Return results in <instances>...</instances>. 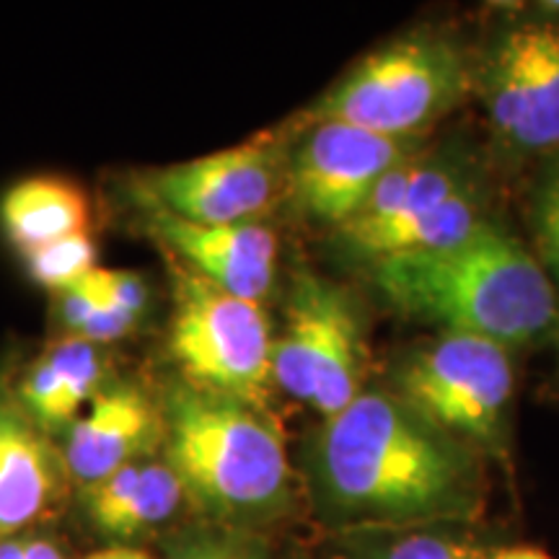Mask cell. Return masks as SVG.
Segmentation results:
<instances>
[{
  "mask_svg": "<svg viewBox=\"0 0 559 559\" xmlns=\"http://www.w3.org/2000/svg\"><path fill=\"white\" fill-rule=\"evenodd\" d=\"M513 389L510 349L451 332L407 355L391 376V394L415 415L492 459L508 456Z\"/></svg>",
  "mask_w": 559,
  "mask_h": 559,
  "instance_id": "obj_5",
  "label": "cell"
},
{
  "mask_svg": "<svg viewBox=\"0 0 559 559\" xmlns=\"http://www.w3.org/2000/svg\"><path fill=\"white\" fill-rule=\"evenodd\" d=\"M151 226L187 270L226 293L260 304L275 285L277 239L262 223L210 226L153 207Z\"/></svg>",
  "mask_w": 559,
  "mask_h": 559,
  "instance_id": "obj_11",
  "label": "cell"
},
{
  "mask_svg": "<svg viewBox=\"0 0 559 559\" xmlns=\"http://www.w3.org/2000/svg\"><path fill=\"white\" fill-rule=\"evenodd\" d=\"M166 461L185 495L228 526L275 521L290 506V464L264 409L177 386L166 404Z\"/></svg>",
  "mask_w": 559,
  "mask_h": 559,
  "instance_id": "obj_3",
  "label": "cell"
},
{
  "mask_svg": "<svg viewBox=\"0 0 559 559\" xmlns=\"http://www.w3.org/2000/svg\"><path fill=\"white\" fill-rule=\"evenodd\" d=\"M135 321H138V317L117 309V306L99 304L96 306V311L91 313L88 324L83 326V332L79 334V337L91 342V345H96V342L120 340L132 330V326H135Z\"/></svg>",
  "mask_w": 559,
  "mask_h": 559,
  "instance_id": "obj_21",
  "label": "cell"
},
{
  "mask_svg": "<svg viewBox=\"0 0 559 559\" xmlns=\"http://www.w3.org/2000/svg\"><path fill=\"white\" fill-rule=\"evenodd\" d=\"M26 536H0V559H24Z\"/></svg>",
  "mask_w": 559,
  "mask_h": 559,
  "instance_id": "obj_25",
  "label": "cell"
},
{
  "mask_svg": "<svg viewBox=\"0 0 559 559\" xmlns=\"http://www.w3.org/2000/svg\"><path fill=\"white\" fill-rule=\"evenodd\" d=\"M171 559H264L260 551L243 542L205 539L181 547Z\"/></svg>",
  "mask_w": 559,
  "mask_h": 559,
  "instance_id": "obj_22",
  "label": "cell"
},
{
  "mask_svg": "<svg viewBox=\"0 0 559 559\" xmlns=\"http://www.w3.org/2000/svg\"><path fill=\"white\" fill-rule=\"evenodd\" d=\"M158 440V417L135 389H109L70 425L66 472L81 489L143 461Z\"/></svg>",
  "mask_w": 559,
  "mask_h": 559,
  "instance_id": "obj_12",
  "label": "cell"
},
{
  "mask_svg": "<svg viewBox=\"0 0 559 559\" xmlns=\"http://www.w3.org/2000/svg\"><path fill=\"white\" fill-rule=\"evenodd\" d=\"M288 166L300 213L342 228L366 205L376 185L417 153V140L386 138L345 122H311Z\"/></svg>",
  "mask_w": 559,
  "mask_h": 559,
  "instance_id": "obj_9",
  "label": "cell"
},
{
  "mask_svg": "<svg viewBox=\"0 0 559 559\" xmlns=\"http://www.w3.org/2000/svg\"><path fill=\"white\" fill-rule=\"evenodd\" d=\"M479 456L394 394L362 391L321 425L311 485L321 515L349 534L451 528L485 508Z\"/></svg>",
  "mask_w": 559,
  "mask_h": 559,
  "instance_id": "obj_1",
  "label": "cell"
},
{
  "mask_svg": "<svg viewBox=\"0 0 559 559\" xmlns=\"http://www.w3.org/2000/svg\"><path fill=\"white\" fill-rule=\"evenodd\" d=\"M355 559H489L485 551L464 536L445 528L389 531V534H355Z\"/></svg>",
  "mask_w": 559,
  "mask_h": 559,
  "instance_id": "obj_17",
  "label": "cell"
},
{
  "mask_svg": "<svg viewBox=\"0 0 559 559\" xmlns=\"http://www.w3.org/2000/svg\"><path fill=\"white\" fill-rule=\"evenodd\" d=\"M62 469L39 425L0 389V536H19L50 513Z\"/></svg>",
  "mask_w": 559,
  "mask_h": 559,
  "instance_id": "obj_13",
  "label": "cell"
},
{
  "mask_svg": "<svg viewBox=\"0 0 559 559\" xmlns=\"http://www.w3.org/2000/svg\"><path fill=\"white\" fill-rule=\"evenodd\" d=\"M474 91L510 151L559 148V26L536 21L502 29L477 62Z\"/></svg>",
  "mask_w": 559,
  "mask_h": 559,
  "instance_id": "obj_8",
  "label": "cell"
},
{
  "mask_svg": "<svg viewBox=\"0 0 559 559\" xmlns=\"http://www.w3.org/2000/svg\"><path fill=\"white\" fill-rule=\"evenodd\" d=\"M283 185V151L262 132L247 143L185 160L148 179L153 207L192 223H257Z\"/></svg>",
  "mask_w": 559,
  "mask_h": 559,
  "instance_id": "obj_10",
  "label": "cell"
},
{
  "mask_svg": "<svg viewBox=\"0 0 559 559\" xmlns=\"http://www.w3.org/2000/svg\"><path fill=\"white\" fill-rule=\"evenodd\" d=\"M24 559H66L60 547L45 536H26V555Z\"/></svg>",
  "mask_w": 559,
  "mask_h": 559,
  "instance_id": "obj_23",
  "label": "cell"
},
{
  "mask_svg": "<svg viewBox=\"0 0 559 559\" xmlns=\"http://www.w3.org/2000/svg\"><path fill=\"white\" fill-rule=\"evenodd\" d=\"M477 60L453 37L417 29L355 62L321 99L311 122H345L386 138L417 140L474 94Z\"/></svg>",
  "mask_w": 559,
  "mask_h": 559,
  "instance_id": "obj_4",
  "label": "cell"
},
{
  "mask_svg": "<svg viewBox=\"0 0 559 559\" xmlns=\"http://www.w3.org/2000/svg\"><path fill=\"white\" fill-rule=\"evenodd\" d=\"M272 334L257 300L207 283L198 272H174L171 355L190 386L262 409L272 383Z\"/></svg>",
  "mask_w": 559,
  "mask_h": 559,
  "instance_id": "obj_6",
  "label": "cell"
},
{
  "mask_svg": "<svg viewBox=\"0 0 559 559\" xmlns=\"http://www.w3.org/2000/svg\"><path fill=\"white\" fill-rule=\"evenodd\" d=\"M370 280L402 317L513 353L559 332V296L534 251L498 223L419 254L370 262Z\"/></svg>",
  "mask_w": 559,
  "mask_h": 559,
  "instance_id": "obj_2",
  "label": "cell"
},
{
  "mask_svg": "<svg viewBox=\"0 0 559 559\" xmlns=\"http://www.w3.org/2000/svg\"><path fill=\"white\" fill-rule=\"evenodd\" d=\"M86 559H153V557H148V555H145V551H138V549L111 547V549L96 551V555H91Z\"/></svg>",
  "mask_w": 559,
  "mask_h": 559,
  "instance_id": "obj_26",
  "label": "cell"
},
{
  "mask_svg": "<svg viewBox=\"0 0 559 559\" xmlns=\"http://www.w3.org/2000/svg\"><path fill=\"white\" fill-rule=\"evenodd\" d=\"M50 353L60 368V391L52 404L50 419H47V428H66L75 423V415L94 394L96 383L102 379V362L96 347L81 337L60 342Z\"/></svg>",
  "mask_w": 559,
  "mask_h": 559,
  "instance_id": "obj_18",
  "label": "cell"
},
{
  "mask_svg": "<svg viewBox=\"0 0 559 559\" xmlns=\"http://www.w3.org/2000/svg\"><path fill=\"white\" fill-rule=\"evenodd\" d=\"M528 228L536 262L559 296V158L551 160L531 192Z\"/></svg>",
  "mask_w": 559,
  "mask_h": 559,
  "instance_id": "obj_20",
  "label": "cell"
},
{
  "mask_svg": "<svg viewBox=\"0 0 559 559\" xmlns=\"http://www.w3.org/2000/svg\"><path fill=\"white\" fill-rule=\"evenodd\" d=\"M24 257L32 277L45 288L58 293L73 288L88 272L96 270V243L88 230L45 243V247L34 249Z\"/></svg>",
  "mask_w": 559,
  "mask_h": 559,
  "instance_id": "obj_19",
  "label": "cell"
},
{
  "mask_svg": "<svg viewBox=\"0 0 559 559\" xmlns=\"http://www.w3.org/2000/svg\"><path fill=\"white\" fill-rule=\"evenodd\" d=\"M0 221L9 239L29 254L45 243L88 230V202L73 181L32 177L5 192Z\"/></svg>",
  "mask_w": 559,
  "mask_h": 559,
  "instance_id": "obj_16",
  "label": "cell"
},
{
  "mask_svg": "<svg viewBox=\"0 0 559 559\" xmlns=\"http://www.w3.org/2000/svg\"><path fill=\"white\" fill-rule=\"evenodd\" d=\"M185 487L169 461H138L83 487V508L102 534L130 539L177 513Z\"/></svg>",
  "mask_w": 559,
  "mask_h": 559,
  "instance_id": "obj_15",
  "label": "cell"
},
{
  "mask_svg": "<svg viewBox=\"0 0 559 559\" xmlns=\"http://www.w3.org/2000/svg\"><path fill=\"white\" fill-rule=\"evenodd\" d=\"M477 185L474 174L456 156H409L396 164L370 192L366 205L337 234L349 251L373 236L407 226L453 194Z\"/></svg>",
  "mask_w": 559,
  "mask_h": 559,
  "instance_id": "obj_14",
  "label": "cell"
},
{
  "mask_svg": "<svg viewBox=\"0 0 559 559\" xmlns=\"http://www.w3.org/2000/svg\"><path fill=\"white\" fill-rule=\"evenodd\" d=\"M489 559H551L547 551L536 549V547H506V549H495Z\"/></svg>",
  "mask_w": 559,
  "mask_h": 559,
  "instance_id": "obj_24",
  "label": "cell"
},
{
  "mask_svg": "<svg viewBox=\"0 0 559 559\" xmlns=\"http://www.w3.org/2000/svg\"><path fill=\"white\" fill-rule=\"evenodd\" d=\"M362 366L366 337L355 298L313 272L298 275L285 330L272 342V383L330 419L362 394Z\"/></svg>",
  "mask_w": 559,
  "mask_h": 559,
  "instance_id": "obj_7",
  "label": "cell"
}]
</instances>
